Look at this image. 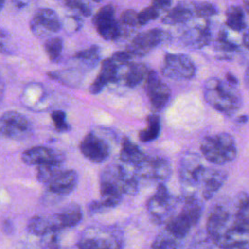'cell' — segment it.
Returning <instances> with one entry per match:
<instances>
[{
    "mask_svg": "<svg viewBox=\"0 0 249 249\" xmlns=\"http://www.w3.org/2000/svg\"><path fill=\"white\" fill-rule=\"evenodd\" d=\"M160 132V121L157 114H150L147 117V125L139 131V140L143 143L151 142L158 138Z\"/></svg>",
    "mask_w": 249,
    "mask_h": 249,
    "instance_id": "4316f807",
    "label": "cell"
},
{
    "mask_svg": "<svg viewBox=\"0 0 249 249\" xmlns=\"http://www.w3.org/2000/svg\"><path fill=\"white\" fill-rule=\"evenodd\" d=\"M146 92L156 111L162 110L168 103L171 90L155 70H150L146 78Z\"/></svg>",
    "mask_w": 249,
    "mask_h": 249,
    "instance_id": "5bb4252c",
    "label": "cell"
},
{
    "mask_svg": "<svg viewBox=\"0 0 249 249\" xmlns=\"http://www.w3.org/2000/svg\"><path fill=\"white\" fill-rule=\"evenodd\" d=\"M161 74L172 80H190L196 72L194 61L184 53H166L160 68Z\"/></svg>",
    "mask_w": 249,
    "mask_h": 249,
    "instance_id": "8992f818",
    "label": "cell"
},
{
    "mask_svg": "<svg viewBox=\"0 0 249 249\" xmlns=\"http://www.w3.org/2000/svg\"><path fill=\"white\" fill-rule=\"evenodd\" d=\"M93 2H96V3H98V2H101L102 0H92Z\"/></svg>",
    "mask_w": 249,
    "mask_h": 249,
    "instance_id": "816d5d0a",
    "label": "cell"
},
{
    "mask_svg": "<svg viewBox=\"0 0 249 249\" xmlns=\"http://www.w3.org/2000/svg\"><path fill=\"white\" fill-rule=\"evenodd\" d=\"M228 178V173L222 169L204 168L200 183L202 184L201 195L205 200L211 199L221 189Z\"/></svg>",
    "mask_w": 249,
    "mask_h": 249,
    "instance_id": "d6986e66",
    "label": "cell"
},
{
    "mask_svg": "<svg viewBox=\"0 0 249 249\" xmlns=\"http://www.w3.org/2000/svg\"><path fill=\"white\" fill-rule=\"evenodd\" d=\"M52 224L49 215H36L29 219L26 230L27 231L35 236H41L44 233L53 231L52 230Z\"/></svg>",
    "mask_w": 249,
    "mask_h": 249,
    "instance_id": "83f0119b",
    "label": "cell"
},
{
    "mask_svg": "<svg viewBox=\"0 0 249 249\" xmlns=\"http://www.w3.org/2000/svg\"><path fill=\"white\" fill-rule=\"evenodd\" d=\"M138 177L164 183L171 176L172 168L169 160L161 156L146 155L142 162L133 167Z\"/></svg>",
    "mask_w": 249,
    "mask_h": 249,
    "instance_id": "30bf717a",
    "label": "cell"
},
{
    "mask_svg": "<svg viewBox=\"0 0 249 249\" xmlns=\"http://www.w3.org/2000/svg\"><path fill=\"white\" fill-rule=\"evenodd\" d=\"M21 160L27 165L38 166L53 162L64 163L65 155L63 152L55 149L45 146H36L25 150L21 155Z\"/></svg>",
    "mask_w": 249,
    "mask_h": 249,
    "instance_id": "2e32d148",
    "label": "cell"
},
{
    "mask_svg": "<svg viewBox=\"0 0 249 249\" xmlns=\"http://www.w3.org/2000/svg\"><path fill=\"white\" fill-rule=\"evenodd\" d=\"M149 69L146 66V64L137 62V63H130L127 66V69L124 72V84L129 88L133 89L136 86H138L140 83H142L144 80H146Z\"/></svg>",
    "mask_w": 249,
    "mask_h": 249,
    "instance_id": "cb8c5ba5",
    "label": "cell"
},
{
    "mask_svg": "<svg viewBox=\"0 0 249 249\" xmlns=\"http://www.w3.org/2000/svg\"><path fill=\"white\" fill-rule=\"evenodd\" d=\"M146 154L128 138H124L120 152V160L125 165L137 166L145 159Z\"/></svg>",
    "mask_w": 249,
    "mask_h": 249,
    "instance_id": "603a6c76",
    "label": "cell"
},
{
    "mask_svg": "<svg viewBox=\"0 0 249 249\" xmlns=\"http://www.w3.org/2000/svg\"><path fill=\"white\" fill-rule=\"evenodd\" d=\"M231 213L230 209L223 204H216L211 208L206 222V231L212 241H215L226 230Z\"/></svg>",
    "mask_w": 249,
    "mask_h": 249,
    "instance_id": "e0dca14e",
    "label": "cell"
},
{
    "mask_svg": "<svg viewBox=\"0 0 249 249\" xmlns=\"http://www.w3.org/2000/svg\"><path fill=\"white\" fill-rule=\"evenodd\" d=\"M194 16V5L187 2L178 3L173 9L167 12L162 18V22L168 25L181 24L188 22Z\"/></svg>",
    "mask_w": 249,
    "mask_h": 249,
    "instance_id": "7402d4cb",
    "label": "cell"
},
{
    "mask_svg": "<svg viewBox=\"0 0 249 249\" xmlns=\"http://www.w3.org/2000/svg\"><path fill=\"white\" fill-rule=\"evenodd\" d=\"M152 2H153L154 6H156L160 11H162L171 5L172 0H152Z\"/></svg>",
    "mask_w": 249,
    "mask_h": 249,
    "instance_id": "b9f144b4",
    "label": "cell"
},
{
    "mask_svg": "<svg viewBox=\"0 0 249 249\" xmlns=\"http://www.w3.org/2000/svg\"><path fill=\"white\" fill-rule=\"evenodd\" d=\"M200 151L209 162L219 165L232 161L237 155L234 139L226 132L206 136L200 143Z\"/></svg>",
    "mask_w": 249,
    "mask_h": 249,
    "instance_id": "7a4b0ae2",
    "label": "cell"
},
{
    "mask_svg": "<svg viewBox=\"0 0 249 249\" xmlns=\"http://www.w3.org/2000/svg\"><path fill=\"white\" fill-rule=\"evenodd\" d=\"M247 121H248V117L245 116V115H242V116H240V117L237 118V122H238V123L244 124V123H246Z\"/></svg>",
    "mask_w": 249,
    "mask_h": 249,
    "instance_id": "c3c4849f",
    "label": "cell"
},
{
    "mask_svg": "<svg viewBox=\"0 0 249 249\" xmlns=\"http://www.w3.org/2000/svg\"><path fill=\"white\" fill-rule=\"evenodd\" d=\"M166 223L165 231L169 232L177 240L183 239L188 235L194 225L192 222L181 212L175 216H170Z\"/></svg>",
    "mask_w": 249,
    "mask_h": 249,
    "instance_id": "44dd1931",
    "label": "cell"
},
{
    "mask_svg": "<svg viewBox=\"0 0 249 249\" xmlns=\"http://www.w3.org/2000/svg\"><path fill=\"white\" fill-rule=\"evenodd\" d=\"M218 13L217 7L209 2H199L194 4V15L200 18H208Z\"/></svg>",
    "mask_w": 249,
    "mask_h": 249,
    "instance_id": "836d02e7",
    "label": "cell"
},
{
    "mask_svg": "<svg viewBox=\"0 0 249 249\" xmlns=\"http://www.w3.org/2000/svg\"><path fill=\"white\" fill-rule=\"evenodd\" d=\"M63 163L53 162V163H46L37 166V179L43 185H48L52 182L59 173L64 170Z\"/></svg>",
    "mask_w": 249,
    "mask_h": 249,
    "instance_id": "f1b7e54d",
    "label": "cell"
},
{
    "mask_svg": "<svg viewBox=\"0 0 249 249\" xmlns=\"http://www.w3.org/2000/svg\"><path fill=\"white\" fill-rule=\"evenodd\" d=\"M213 242L221 249H249V220L233 211L226 230Z\"/></svg>",
    "mask_w": 249,
    "mask_h": 249,
    "instance_id": "3957f363",
    "label": "cell"
},
{
    "mask_svg": "<svg viewBox=\"0 0 249 249\" xmlns=\"http://www.w3.org/2000/svg\"><path fill=\"white\" fill-rule=\"evenodd\" d=\"M61 27L62 24L57 14L53 10L47 8L38 10L30 21V29L37 37L55 33Z\"/></svg>",
    "mask_w": 249,
    "mask_h": 249,
    "instance_id": "9a60e30c",
    "label": "cell"
},
{
    "mask_svg": "<svg viewBox=\"0 0 249 249\" xmlns=\"http://www.w3.org/2000/svg\"><path fill=\"white\" fill-rule=\"evenodd\" d=\"M173 198L163 183H159L156 192L148 199L146 207L153 223L160 225L170 217L169 212L173 207Z\"/></svg>",
    "mask_w": 249,
    "mask_h": 249,
    "instance_id": "9c48e42d",
    "label": "cell"
},
{
    "mask_svg": "<svg viewBox=\"0 0 249 249\" xmlns=\"http://www.w3.org/2000/svg\"><path fill=\"white\" fill-rule=\"evenodd\" d=\"M244 8L245 11L249 14V0H244Z\"/></svg>",
    "mask_w": 249,
    "mask_h": 249,
    "instance_id": "681fc988",
    "label": "cell"
},
{
    "mask_svg": "<svg viewBox=\"0 0 249 249\" xmlns=\"http://www.w3.org/2000/svg\"><path fill=\"white\" fill-rule=\"evenodd\" d=\"M60 249H61V248H60Z\"/></svg>",
    "mask_w": 249,
    "mask_h": 249,
    "instance_id": "f5cc1de1",
    "label": "cell"
},
{
    "mask_svg": "<svg viewBox=\"0 0 249 249\" xmlns=\"http://www.w3.org/2000/svg\"><path fill=\"white\" fill-rule=\"evenodd\" d=\"M80 151L89 161L101 163L109 158L111 146L104 136L95 131H90L81 141Z\"/></svg>",
    "mask_w": 249,
    "mask_h": 249,
    "instance_id": "7c38bea8",
    "label": "cell"
},
{
    "mask_svg": "<svg viewBox=\"0 0 249 249\" xmlns=\"http://www.w3.org/2000/svg\"><path fill=\"white\" fill-rule=\"evenodd\" d=\"M167 31L160 28L150 29L137 34L126 47V52L131 56H144L153 49L161 45L169 39Z\"/></svg>",
    "mask_w": 249,
    "mask_h": 249,
    "instance_id": "ba28073f",
    "label": "cell"
},
{
    "mask_svg": "<svg viewBox=\"0 0 249 249\" xmlns=\"http://www.w3.org/2000/svg\"><path fill=\"white\" fill-rule=\"evenodd\" d=\"M180 212L184 214L195 227L201 217L202 204L196 196H184V203Z\"/></svg>",
    "mask_w": 249,
    "mask_h": 249,
    "instance_id": "d4e9b609",
    "label": "cell"
},
{
    "mask_svg": "<svg viewBox=\"0 0 249 249\" xmlns=\"http://www.w3.org/2000/svg\"><path fill=\"white\" fill-rule=\"evenodd\" d=\"M204 168L196 153L187 152L182 155L178 165V175L184 196H196Z\"/></svg>",
    "mask_w": 249,
    "mask_h": 249,
    "instance_id": "277c9868",
    "label": "cell"
},
{
    "mask_svg": "<svg viewBox=\"0 0 249 249\" xmlns=\"http://www.w3.org/2000/svg\"><path fill=\"white\" fill-rule=\"evenodd\" d=\"M211 38V30L206 23L193 25L186 29L182 34V41L184 44L195 49H200L208 45Z\"/></svg>",
    "mask_w": 249,
    "mask_h": 249,
    "instance_id": "ffe728a7",
    "label": "cell"
},
{
    "mask_svg": "<svg viewBox=\"0 0 249 249\" xmlns=\"http://www.w3.org/2000/svg\"><path fill=\"white\" fill-rule=\"evenodd\" d=\"M60 231H51L39 236V247L41 249H60Z\"/></svg>",
    "mask_w": 249,
    "mask_h": 249,
    "instance_id": "4dcf8cb0",
    "label": "cell"
},
{
    "mask_svg": "<svg viewBox=\"0 0 249 249\" xmlns=\"http://www.w3.org/2000/svg\"><path fill=\"white\" fill-rule=\"evenodd\" d=\"M32 133L29 120L17 111H7L0 117V134L13 140H23Z\"/></svg>",
    "mask_w": 249,
    "mask_h": 249,
    "instance_id": "52a82bcc",
    "label": "cell"
},
{
    "mask_svg": "<svg viewBox=\"0 0 249 249\" xmlns=\"http://www.w3.org/2000/svg\"><path fill=\"white\" fill-rule=\"evenodd\" d=\"M4 4H5V0H0V11L3 9Z\"/></svg>",
    "mask_w": 249,
    "mask_h": 249,
    "instance_id": "f907efd6",
    "label": "cell"
},
{
    "mask_svg": "<svg viewBox=\"0 0 249 249\" xmlns=\"http://www.w3.org/2000/svg\"><path fill=\"white\" fill-rule=\"evenodd\" d=\"M204 99L215 110L225 115H233L241 105V95L236 87L222 82L218 78H209L204 83Z\"/></svg>",
    "mask_w": 249,
    "mask_h": 249,
    "instance_id": "6da1fadb",
    "label": "cell"
},
{
    "mask_svg": "<svg viewBox=\"0 0 249 249\" xmlns=\"http://www.w3.org/2000/svg\"><path fill=\"white\" fill-rule=\"evenodd\" d=\"M160 10L157 8L154 5H151L139 13H137V18H138V24L139 25H145L148 22L157 19L160 17Z\"/></svg>",
    "mask_w": 249,
    "mask_h": 249,
    "instance_id": "e575fe53",
    "label": "cell"
},
{
    "mask_svg": "<svg viewBox=\"0 0 249 249\" xmlns=\"http://www.w3.org/2000/svg\"><path fill=\"white\" fill-rule=\"evenodd\" d=\"M215 48L218 50V51H221V52H224V53H231V52H235L238 47L237 45H235L234 43L231 42L228 38H227V33L223 30L217 40H216V44H215Z\"/></svg>",
    "mask_w": 249,
    "mask_h": 249,
    "instance_id": "8d00e7d4",
    "label": "cell"
},
{
    "mask_svg": "<svg viewBox=\"0 0 249 249\" xmlns=\"http://www.w3.org/2000/svg\"><path fill=\"white\" fill-rule=\"evenodd\" d=\"M44 48L50 60L56 61L60 57L61 52L63 50V41L58 37L51 38L46 41Z\"/></svg>",
    "mask_w": 249,
    "mask_h": 249,
    "instance_id": "d6a6232c",
    "label": "cell"
},
{
    "mask_svg": "<svg viewBox=\"0 0 249 249\" xmlns=\"http://www.w3.org/2000/svg\"><path fill=\"white\" fill-rule=\"evenodd\" d=\"M119 22L122 25V27H124V26L125 27L139 26L138 18H137V13L134 10H132V9L125 10L121 15Z\"/></svg>",
    "mask_w": 249,
    "mask_h": 249,
    "instance_id": "f35d334b",
    "label": "cell"
},
{
    "mask_svg": "<svg viewBox=\"0 0 249 249\" xmlns=\"http://www.w3.org/2000/svg\"><path fill=\"white\" fill-rule=\"evenodd\" d=\"M92 23L104 40L116 41L123 35V27L115 18V9L112 5L100 8L94 15Z\"/></svg>",
    "mask_w": 249,
    "mask_h": 249,
    "instance_id": "8fae6325",
    "label": "cell"
},
{
    "mask_svg": "<svg viewBox=\"0 0 249 249\" xmlns=\"http://www.w3.org/2000/svg\"><path fill=\"white\" fill-rule=\"evenodd\" d=\"M13 3L15 6H17L18 8H23L24 6L27 5L28 0H13Z\"/></svg>",
    "mask_w": 249,
    "mask_h": 249,
    "instance_id": "ee69618b",
    "label": "cell"
},
{
    "mask_svg": "<svg viewBox=\"0 0 249 249\" xmlns=\"http://www.w3.org/2000/svg\"><path fill=\"white\" fill-rule=\"evenodd\" d=\"M51 118L56 131L66 132L70 129V125L66 121V114L64 111L55 110L51 114Z\"/></svg>",
    "mask_w": 249,
    "mask_h": 249,
    "instance_id": "d590c367",
    "label": "cell"
},
{
    "mask_svg": "<svg viewBox=\"0 0 249 249\" xmlns=\"http://www.w3.org/2000/svg\"><path fill=\"white\" fill-rule=\"evenodd\" d=\"M65 5L71 10L78 11L84 17H89L91 14V8L86 0H65Z\"/></svg>",
    "mask_w": 249,
    "mask_h": 249,
    "instance_id": "74e56055",
    "label": "cell"
},
{
    "mask_svg": "<svg viewBox=\"0 0 249 249\" xmlns=\"http://www.w3.org/2000/svg\"><path fill=\"white\" fill-rule=\"evenodd\" d=\"M2 231L3 232H5L6 234H13L14 231H15V227L13 222L10 219H5L2 222Z\"/></svg>",
    "mask_w": 249,
    "mask_h": 249,
    "instance_id": "60d3db41",
    "label": "cell"
},
{
    "mask_svg": "<svg viewBox=\"0 0 249 249\" xmlns=\"http://www.w3.org/2000/svg\"><path fill=\"white\" fill-rule=\"evenodd\" d=\"M4 91H5V84L2 77L0 76V100H2L4 96Z\"/></svg>",
    "mask_w": 249,
    "mask_h": 249,
    "instance_id": "bcb514c9",
    "label": "cell"
},
{
    "mask_svg": "<svg viewBox=\"0 0 249 249\" xmlns=\"http://www.w3.org/2000/svg\"><path fill=\"white\" fill-rule=\"evenodd\" d=\"M244 80H245V84H246V87L247 89H249V67L247 68L246 72H245V75H244Z\"/></svg>",
    "mask_w": 249,
    "mask_h": 249,
    "instance_id": "7dc6e473",
    "label": "cell"
},
{
    "mask_svg": "<svg viewBox=\"0 0 249 249\" xmlns=\"http://www.w3.org/2000/svg\"><path fill=\"white\" fill-rule=\"evenodd\" d=\"M78 184V173L74 169H64L46 185V201H57L72 193Z\"/></svg>",
    "mask_w": 249,
    "mask_h": 249,
    "instance_id": "4fadbf2b",
    "label": "cell"
},
{
    "mask_svg": "<svg viewBox=\"0 0 249 249\" xmlns=\"http://www.w3.org/2000/svg\"><path fill=\"white\" fill-rule=\"evenodd\" d=\"M99 56H100V49L98 46L94 45L77 53L74 55V58L83 62L87 66L93 67L98 62Z\"/></svg>",
    "mask_w": 249,
    "mask_h": 249,
    "instance_id": "f546056e",
    "label": "cell"
},
{
    "mask_svg": "<svg viewBox=\"0 0 249 249\" xmlns=\"http://www.w3.org/2000/svg\"><path fill=\"white\" fill-rule=\"evenodd\" d=\"M242 43L244 45V47L249 50V30L247 32H245V34L242 37Z\"/></svg>",
    "mask_w": 249,
    "mask_h": 249,
    "instance_id": "f6af8a7d",
    "label": "cell"
},
{
    "mask_svg": "<svg viewBox=\"0 0 249 249\" xmlns=\"http://www.w3.org/2000/svg\"><path fill=\"white\" fill-rule=\"evenodd\" d=\"M226 25L234 31H242L246 27L245 14L239 6H230L226 11Z\"/></svg>",
    "mask_w": 249,
    "mask_h": 249,
    "instance_id": "484cf974",
    "label": "cell"
},
{
    "mask_svg": "<svg viewBox=\"0 0 249 249\" xmlns=\"http://www.w3.org/2000/svg\"><path fill=\"white\" fill-rule=\"evenodd\" d=\"M226 82H227L229 85L232 86V87H236L237 84H238V81H237L236 77L233 76L231 73H228V74L226 75Z\"/></svg>",
    "mask_w": 249,
    "mask_h": 249,
    "instance_id": "7bdbcfd3",
    "label": "cell"
},
{
    "mask_svg": "<svg viewBox=\"0 0 249 249\" xmlns=\"http://www.w3.org/2000/svg\"><path fill=\"white\" fill-rule=\"evenodd\" d=\"M51 215L55 230L62 231L80 224L83 219V210L78 203L71 202Z\"/></svg>",
    "mask_w": 249,
    "mask_h": 249,
    "instance_id": "ac0fdd59",
    "label": "cell"
},
{
    "mask_svg": "<svg viewBox=\"0 0 249 249\" xmlns=\"http://www.w3.org/2000/svg\"><path fill=\"white\" fill-rule=\"evenodd\" d=\"M14 52L12 37L9 32L0 28V53L11 54Z\"/></svg>",
    "mask_w": 249,
    "mask_h": 249,
    "instance_id": "ab89813d",
    "label": "cell"
},
{
    "mask_svg": "<svg viewBox=\"0 0 249 249\" xmlns=\"http://www.w3.org/2000/svg\"><path fill=\"white\" fill-rule=\"evenodd\" d=\"M121 234L109 228H89L78 241V249H121Z\"/></svg>",
    "mask_w": 249,
    "mask_h": 249,
    "instance_id": "5b68a950",
    "label": "cell"
},
{
    "mask_svg": "<svg viewBox=\"0 0 249 249\" xmlns=\"http://www.w3.org/2000/svg\"><path fill=\"white\" fill-rule=\"evenodd\" d=\"M151 249H178L177 239L169 232L160 233L151 245Z\"/></svg>",
    "mask_w": 249,
    "mask_h": 249,
    "instance_id": "1f68e13d",
    "label": "cell"
}]
</instances>
